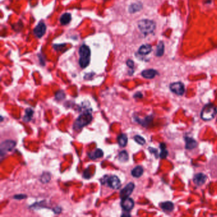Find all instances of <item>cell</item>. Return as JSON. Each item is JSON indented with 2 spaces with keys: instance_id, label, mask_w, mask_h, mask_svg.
<instances>
[{
  "instance_id": "1",
  "label": "cell",
  "mask_w": 217,
  "mask_h": 217,
  "mask_svg": "<svg viewBox=\"0 0 217 217\" xmlns=\"http://www.w3.org/2000/svg\"><path fill=\"white\" fill-rule=\"evenodd\" d=\"M93 120V115H92L90 110H86L83 112L76 119L73 128L75 130H79L83 128L84 126H87Z\"/></svg>"
},
{
  "instance_id": "2",
  "label": "cell",
  "mask_w": 217,
  "mask_h": 217,
  "mask_svg": "<svg viewBox=\"0 0 217 217\" xmlns=\"http://www.w3.org/2000/svg\"><path fill=\"white\" fill-rule=\"evenodd\" d=\"M79 64L81 68H85L89 65L90 60V50L86 45H82L79 49Z\"/></svg>"
},
{
  "instance_id": "3",
  "label": "cell",
  "mask_w": 217,
  "mask_h": 217,
  "mask_svg": "<svg viewBox=\"0 0 217 217\" xmlns=\"http://www.w3.org/2000/svg\"><path fill=\"white\" fill-rule=\"evenodd\" d=\"M217 114V109L213 104H207L203 108L201 113V117L204 120H211Z\"/></svg>"
},
{
  "instance_id": "4",
  "label": "cell",
  "mask_w": 217,
  "mask_h": 217,
  "mask_svg": "<svg viewBox=\"0 0 217 217\" xmlns=\"http://www.w3.org/2000/svg\"><path fill=\"white\" fill-rule=\"evenodd\" d=\"M138 28L145 35L152 33L155 29V23L153 20L143 19L139 20L137 24Z\"/></svg>"
},
{
  "instance_id": "5",
  "label": "cell",
  "mask_w": 217,
  "mask_h": 217,
  "mask_svg": "<svg viewBox=\"0 0 217 217\" xmlns=\"http://www.w3.org/2000/svg\"><path fill=\"white\" fill-rule=\"evenodd\" d=\"M170 90H171L173 93L176 94L177 95L182 96L185 93V87L184 85L182 82H175V83H172L169 86Z\"/></svg>"
},
{
  "instance_id": "6",
  "label": "cell",
  "mask_w": 217,
  "mask_h": 217,
  "mask_svg": "<svg viewBox=\"0 0 217 217\" xmlns=\"http://www.w3.org/2000/svg\"><path fill=\"white\" fill-rule=\"evenodd\" d=\"M16 143L12 140H7L1 143V157L3 155V154H6L8 152L11 151L13 149Z\"/></svg>"
},
{
  "instance_id": "7",
  "label": "cell",
  "mask_w": 217,
  "mask_h": 217,
  "mask_svg": "<svg viewBox=\"0 0 217 217\" xmlns=\"http://www.w3.org/2000/svg\"><path fill=\"white\" fill-rule=\"evenodd\" d=\"M134 184L133 183H129L123 189H122L120 193V197L123 199L129 197V195L132 194V192L134 190Z\"/></svg>"
},
{
  "instance_id": "8",
  "label": "cell",
  "mask_w": 217,
  "mask_h": 217,
  "mask_svg": "<svg viewBox=\"0 0 217 217\" xmlns=\"http://www.w3.org/2000/svg\"><path fill=\"white\" fill-rule=\"evenodd\" d=\"M107 183H108L109 187L113 189H118L121 185L120 180L117 176L108 177Z\"/></svg>"
},
{
  "instance_id": "9",
  "label": "cell",
  "mask_w": 217,
  "mask_h": 217,
  "mask_svg": "<svg viewBox=\"0 0 217 217\" xmlns=\"http://www.w3.org/2000/svg\"><path fill=\"white\" fill-rule=\"evenodd\" d=\"M121 206L124 210L129 212V211H131L133 208L134 206V202L133 199L127 197L122 199Z\"/></svg>"
},
{
  "instance_id": "10",
  "label": "cell",
  "mask_w": 217,
  "mask_h": 217,
  "mask_svg": "<svg viewBox=\"0 0 217 217\" xmlns=\"http://www.w3.org/2000/svg\"><path fill=\"white\" fill-rule=\"evenodd\" d=\"M46 29H47V27L45 23L40 22L34 29V34L38 38H41L45 35Z\"/></svg>"
},
{
  "instance_id": "11",
  "label": "cell",
  "mask_w": 217,
  "mask_h": 217,
  "mask_svg": "<svg viewBox=\"0 0 217 217\" xmlns=\"http://www.w3.org/2000/svg\"><path fill=\"white\" fill-rule=\"evenodd\" d=\"M207 180V176L203 173H197L194 177V183L197 186H202Z\"/></svg>"
},
{
  "instance_id": "12",
  "label": "cell",
  "mask_w": 217,
  "mask_h": 217,
  "mask_svg": "<svg viewBox=\"0 0 217 217\" xmlns=\"http://www.w3.org/2000/svg\"><path fill=\"white\" fill-rule=\"evenodd\" d=\"M185 148L187 150H192L196 147L197 143L195 140L192 137L186 136L185 137Z\"/></svg>"
},
{
  "instance_id": "13",
  "label": "cell",
  "mask_w": 217,
  "mask_h": 217,
  "mask_svg": "<svg viewBox=\"0 0 217 217\" xmlns=\"http://www.w3.org/2000/svg\"><path fill=\"white\" fill-rule=\"evenodd\" d=\"M141 75L143 77L145 78L152 79V78H154L155 76V75H157V71L153 69H146L142 71Z\"/></svg>"
},
{
  "instance_id": "14",
  "label": "cell",
  "mask_w": 217,
  "mask_h": 217,
  "mask_svg": "<svg viewBox=\"0 0 217 217\" xmlns=\"http://www.w3.org/2000/svg\"><path fill=\"white\" fill-rule=\"evenodd\" d=\"M160 206L162 209L166 212H172L174 209V204L171 201H166L160 204Z\"/></svg>"
},
{
  "instance_id": "15",
  "label": "cell",
  "mask_w": 217,
  "mask_h": 217,
  "mask_svg": "<svg viewBox=\"0 0 217 217\" xmlns=\"http://www.w3.org/2000/svg\"><path fill=\"white\" fill-rule=\"evenodd\" d=\"M152 50V48L150 45L145 44L143 45L140 47V48H139L138 52L141 55H147L151 52Z\"/></svg>"
},
{
  "instance_id": "16",
  "label": "cell",
  "mask_w": 217,
  "mask_h": 217,
  "mask_svg": "<svg viewBox=\"0 0 217 217\" xmlns=\"http://www.w3.org/2000/svg\"><path fill=\"white\" fill-rule=\"evenodd\" d=\"M103 155V152L102 150H101V149H97L94 152L88 153V157L90 158L91 159H93V160H95L96 159V158L102 157Z\"/></svg>"
},
{
  "instance_id": "17",
  "label": "cell",
  "mask_w": 217,
  "mask_h": 217,
  "mask_svg": "<svg viewBox=\"0 0 217 217\" xmlns=\"http://www.w3.org/2000/svg\"><path fill=\"white\" fill-rule=\"evenodd\" d=\"M71 20V15L69 13H65L61 15L60 18V22L62 25L68 24Z\"/></svg>"
},
{
  "instance_id": "18",
  "label": "cell",
  "mask_w": 217,
  "mask_h": 217,
  "mask_svg": "<svg viewBox=\"0 0 217 217\" xmlns=\"http://www.w3.org/2000/svg\"><path fill=\"white\" fill-rule=\"evenodd\" d=\"M143 168L140 166L134 167L132 170V171H131V175H132L134 178H139V177L143 175Z\"/></svg>"
},
{
  "instance_id": "19",
  "label": "cell",
  "mask_w": 217,
  "mask_h": 217,
  "mask_svg": "<svg viewBox=\"0 0 217 217\" xmlns=\"http://www.w3.org/2000/svg\"><path fill=\"white\" fill-rule=\"evenodd\" d=\"M127 136L125 134H121L117 137V141L119 145L122 147L126 146L127 143Z\"/></svg>"
},
{
  "instance_id": "20",
  "label": "cell",
  "mask_w": 217,
  "mask_h": 217,
  "mask_svg": "<svg viewBox=\"0 0 217 217\" xmlns=\"http://www.w3.org/2000/svg\"><path fill=\"white\" fill-rule=\"evenodd\" d=\"M142 8V5L139 3H135L130 5L129 8V11L130 13H135V12H139Z\"/></svg>"
},
{
  "instance_id": "21",
  "label": "cell",
  "mask_w": 217,
  "mask_h": 217,
  "mask_svg": "<svg viewBox=\"0 0 217 217\" xmlns=\"http://www.w3.org/2000/svg\"><path fill=\"white\" fill-rule=\"evenodd\" d=\"M136 121L139 123L140 124H141L143 126L146 127L148 126L150 124V123L153 120V117L152 116H148V117H146L144 120H140L138 118H136Z\"/></svg>"
},
{
  "instance_id": "22",
  "label": "cell",
  "mask_w": 217,
  "mask_h": 217,
  "mask_svg": "<svg viewBox=\"0 0 217 217\" xmlns=\"http://www.w3.org/2000/svg\"><path fill=\"white\" fill-rule=\"evenodd\" d=\"M33 114H34V112L33 111L32 109L31 108H27L25 111V116L23 118V120L24 122H29L33 117Z\"/></svg>"
},
{
  "instance_id": "23",
  "label": "cell",
  "mask_w": 217,
  "mask_h": 217,
  "mask_svg": "<svg viewBox=\"0 0 217 217\" xmlns=\"http://www.w3.org/2000/svg\"><path fill=\"white\" fill-rule=\"evenodd\" d=\"M164 52V43L161 41L158 45L157 47V49H156V52H155V55L157 57H161L163 56Z\"/></svg>"
},
{
  "instance_id": "24",
  "label": "cell",
  "mask_w": 217,
  "mask_h": 217,
  "mask_svg": "<svg viewBox=\"0 0 217 217\" xmlns=\"http://www.w3.org/2000/svg\"><path fill=\"white\" fill-rule=\"evenodd\" d=\"M166 146L164 144V143H161L160 145V148L161 149V152L160 154V157L161 158H166L168 155V152L166 149Z\"/></svg>"
},
{
  "instance_id": "25",
  "label": "cell",
  "mask_w": 217,
  "mask_h": 217,
  "mask_svg": "<svg viewBox=\"0 0 217 217\" xmlns=\"http://www.w3.org/2000/svg\"><path fill=\"white\" fill-rule=\"evenodd\" d=\"M118 159L121 162H126L129 159V155L126 150L122 151L118 155Z\"/></svg>"
},
{
  "instance_id": "26",
  "label": "cell",
  "mask_w": 217,
  "mask_h": 217,
  "mask_svg": "<svg viewBox=\"0 0 217 217\" xmlns=\"http://www.w3.org/2000/svg\"><path fill=\"white\" fill-rule=\"evenodd\" d=\"M134 140H135L136 143H137L138 144L141 145H145V143H146V141H145L144 137H143L142 136H139V135L135 136L134 137Z\"/></svg>"
},
{
  "instance_id": "27",
  "label": "cell",
  "mask_w": 217,
  "mask_h": 217,
  "mask_svg": "<svg viewBox=\"0 0 217 217\" xmlns=\"http://www.w3.org/2000/svg\"><path fill=\"white\" fill-rule=\"evenodd\" d=\"M40 180L42 183H47L50 180V175L48 173H45L41 175Z\"/></svg>"
},
{
  "instance_id": "28",
  "label": "cell",
  "mask_w": 217,
  "mask_h": 217,
  "mask_svg": "<svg viewBox=\"0 0 217 217\" xmlns=\"http://www.w3.org/2000/svg\"><path fill=\"white\" fill-rule=\"evenodd\" d=\"M55 97H56V99L58 101L62 100L65 98V94L63 90H59L57 91L56 93V95H55Z\"/></svg>"
},
{
  "instance_id": "29",
  "label": "cell",
  "mask_w": 217,
  "mask_h": 217,
  "mask_svg": "<svg viewBox=\"0 0 217 217\" xmlns=\"http://www.w3.org/2000/svg\"><path fill=\"white\" fill-rule=\"evenodd\" d=\"M14 199L17 200H20V199H23L26 198V195L24 194H18V195H15L14 197Z\"/></svg>"
},
{
  "instance_id": "30",
  "label": "cell",
  "mask_w": 217,
  "mask_h": 217,
  "mask_svg": "<svg viewBox=\"0 0 217 217\" xmlns=\"http://www.w3.org/2000/svg\"><path fill=\"white\" fill-rule=\"evenodd\" d=\"M127 65L130 68H134V62L131 59H129L127 61Z\"/></svg>"
},
{
  "instance_id": "31",
  "label": "cell",
  "mask_w": 217,
  "mask_h": 217,
  "mask_svg": "<svg viewBox=\"0 0 217 217\" xmlns=\"http://www.w3.org/2000/svg\"><path fill=\"white\" fill-rule=\"evenodd\" d=\"M134 98H142L143 94L140 92H137L134 95Z\"/></svg>"
},
{
  "instance_id": "32",
  "label": "cell",
  "mask_w": 217,
  "mask_h": 217,
  "mask_svg": "<svg viewBox=\"0 0 217 217\" xmlns=\"http://www.w3.org/2000/svg\"><path fill=\"white\" fill-rule=\"evenodd\" d=\"M54 211L55 213H59L61 212V211H62V209H61V207H56V208L55 209Z\"/></svg>"
},
{
  "instance_id": "33",
  "label": "cell",
  "mask_w": 217,
  "mask_h": 217,
  "mask_svg": "<svg viewBox=\"0 0 217 217\" xmlns=\"http://www.w3.org/2000/svg\"><path fill=\"white\" fill-rule=\"evenodd\" d=\"M130 216L131 215H130V214H127V213H126V214H123V215H122V216Z\"/></svg>"
}]
</instances>
